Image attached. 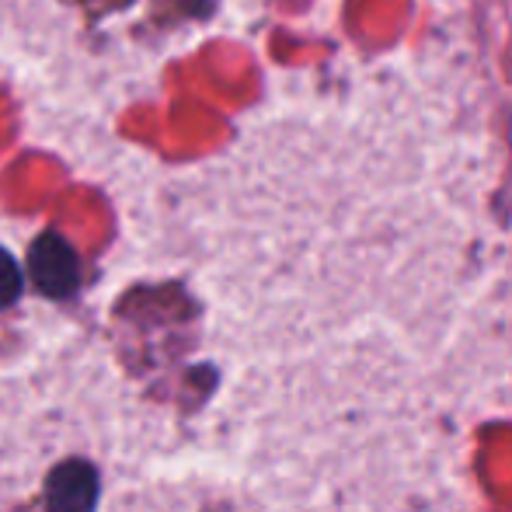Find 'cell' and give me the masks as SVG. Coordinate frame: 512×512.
<instances>
[{"instance_id":"cell-1","label":"cell","mask_w":512,"mask_h":512,"mask_svg":"<svg viewBox=\"0 0 512 512\" xmlns=\"http://www.w3.org/2000/svg\"><path fill=\"white\" fill-rule=\"evenodd\" d=\"M32 279L46 297H70L81 283L77 255L60 234H42L32 244Z\"/></svg>"},{"instance_id":"cell-2","label":"cell","mask_w":512,"mask_h":512,"mask_svg":"<svg viewBox=\"0 0 512 512\" xmlns=\"http://www.w3.org/2000/svg\"><path fill=\"white\" fill-rule=\"evenodd\" d=\"M49 512H95L98 506V471L84 460H67L46 481Z\"/></svg>"},{"instance_id":"cell-3","label":"cell","mask_w":512,"mask_h":512,"mask_svg":"<svg viewBox=\"0 0 512 512\" xmlns=\"http://www.w3.org/2000/svg\"><path fill=\"white\" fill-rule=\"evenodd\" d=\"M21 286H25V283H21L18 262H14L4 248H0V307L14 304V300L21 297Z\"/></svg>"}]
</instances>
